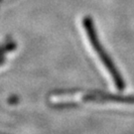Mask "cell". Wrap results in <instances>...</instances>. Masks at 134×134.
<instances>
[{
    "mask_svg": "<svg viewBox=\"0 0 134 134\" xmlns=\"http://www.w3.org/2000/svg\"><path fill=\"white\" fill-rule=\"evenodd\" d=\"M83 28H85L86 38L91 44L92 51L98 57L100 64L107 71L108 75L112 79V81H114L115 86L118 90H123V87H124L123 80L120 77L119 72L116 70V67L112 63L109 56L106 54V51H104V49H103L100 41L98 39V36H96V32L94 30V27H93V24H92V21L91 18H86L83 20Z\"/></svg>",
    "mask_w": 134,
    "mask_h": 134,
    "instance_id": "cell-1",
    "label": "cell"
},
{
    "mask_svg": "<svg viewBox=\"0 0 134 134\" xmlns=\"http://www.w3.org/2000/svg\"><path fill=\"white\" fill-rule=\"evenodd\" d=\"M3 62H4V59L0 57V65H1V64H3Z\"/></svg>",
    "mask_w": 134,
    "mask_h": 134,
    "instance_id": "cell-3",
    "label": "cell"
},
{
    "mask_svg": "<svg viewBox=\"0 0 134 134\" xmlns=\"http://www.w3.org/2000/svg\"><path fill=\"white\" fill-rule=\"evenodd\" d=\"M83 100L85 102H119V103L134 104V96H123L94 91V92L83 93Z\"/></svg>",
    "mask_w": 134,
    "mask_h": 134,
    "instance_id": "cell-2",
    "label": "cell"
}]
</instances>
